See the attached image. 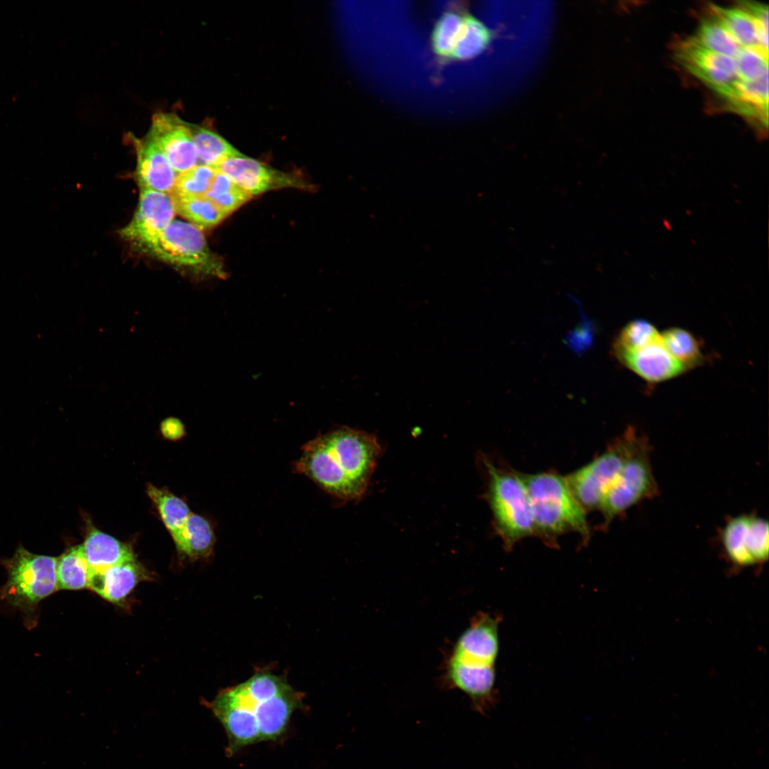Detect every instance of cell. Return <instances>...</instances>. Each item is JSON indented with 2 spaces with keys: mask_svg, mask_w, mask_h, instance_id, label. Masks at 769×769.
<instances>
[{
  "mask_svg": "<svg viewBox=\"0 0 769 769\" xmlns=\"http://www.w3.org/2000/svg\"><path fill=\"white\" fill-rule=\"evenodd\" d=\"M496 657L456 641L444 663V681L466 694L483 712L495 701Z\"/></svg>",
  "mask_w": 769,
  "mask_h": 769,
  "instance_id": "obj_9",
  "label": "cell"
},
{
  "mask_svg": "<svg viewBox=\"0 0 769 769\" xmlns=\"http://www.w3.org/2000/svg\"><path fill=\"white\" fill-rule=\"evenodd\" d=\"M142 251L164 262L195 273L223 278L221 261L210 251L201 229L173 220L162 234Z\"/></svg>",
  "mask_w": 769,
  "mask_h": 769,
  "instance_id": "obj_7",
  "label": "cell"
},
{
  "mask_svg": "<svg viewBox=\"0 0 769 769\" xmlns=\"http://www.w3.org/2000/svg\"><path fill=\"white\" fill-rule=\"evenodd\" d=\"M661 338L666 351L687 370L706 362L701 341L690 331L673 327L662 332Z\"/></svg>",
  "mask_w": 769,
  "mask_h": 769,
  "instance_id": "obj_21",
  "label": "cell"
},
{
  "mask_svg": "<svg viewBox=\"0 0 769 769\" xmlns=\"http://www.w3.org/2000/svg\"><path fill=\"white\" fill-rule=\"evenodd\" d=\"M216 170L205 164H197L177 174L171 197H189L203 196L208 192Z\"/></svg>",
  "mask_w": 769,
  "mask_h": 769,
  "instance_id": "obj_31",
  "label": "cell"
},
{
  "mask_svg": "<svg viewBox=\"0 0 769 769\" xmlns=\"http://www.w3.org/2000/svg\"><path fill=\"white\" fill-rule=\"evenodd\" d=\"M147 135L155 142L177 174L197 164V153L188 123L172 113L153 115Z\"/></svg>",
  "mask_w": 769,
  "mask_h": 769,
  "instance_id": "obj_12",
  "label": "cell"
},
{
  "mask_svg": "<svg viewBox=\"0 0 769 769\" xmlns=\"http://www.w3.org/2000/svg\"><path fill=\"white\" fill-rule=\"evenodd\" d=\"M517 474L528 495L535 536L550 547H557L558 538L568 533L579 535L584 543L589 541L587 512L572 494L565 476L553 471Z\"/></svg>",
  "mask_w": 769,
  "mask_h": 769,
  "instance_id": "obj_3",
  "label": "cell"
},
{
  "mask_svg": "<svg viewBox=\"0 0 769 769\" xmlns=\"http://www.w3.org/2000/svg\"><path fill=\"white\" fill-rule=\"evenodd\" d=\"M176 214L169 194L141 189L136 211L120 231L126 241L142 250L155 241L174 220Z\"/></svg>",
  "mask_w": 769,
  "mask_h": 769,
  "instance_id": "obj_11",
  "label": "cell"
},
{
  "mask_svg": "<svg viewBox=\"0 0 769 769\" xmlns=\"http://www.w3.org/2000/svg\"><path fill=\"white\" fill-rule=\"evenodd\" d=\"M616 359L644 381L659 383L688 371L665 349L661 339L637 350L614 355Z\"/></svg>",
  "mask_w": 769,
  "mask_h": 769,
  "instance_id": "obj_15",
  "label": "cell"
},
{
  "mask_svg": "<svg viewBox=\"0 0 769 769\" xmlns=\"http://www.w3.org/2000/svg\"><path fill=\"white\" fill-rule=\"evenodd\" d=\"M161 431L164 437L169 440L179 439L184 434L182 422L173 418L166 419L162 423Z\"/></svg>",
  "mask_w": 769,
  "mask_h": 769,
  "instance_id": "obj_34",
  "label": "cell"
},
{
  "mask_svg": "<svg viewBox=\"0 0 769 769\" xmlns=\"http://www.w3.org/2000/svg\"><path fill=\"white\" fill-rule=\"evenodd\" d=\"M188 126L202 164L214 168L226 159L243 155L216 132L196 125Z\"/></svg>",
  "mask_w": 769,
  "mask_h": 769,
  "instance_id": "obj_24",
  "label": "cell"
},
{
  "mask_svg": "<svg viewBox=\"0 0 769 769\" xmlns=\"http://www.w3.org/2000/svg\"><path fill=\"white\" fill-rule=\"evenodd\" d=\"M147 493L177 545L184 524L192 513L187 503L168 489L150 483L147 485Z\"/></svg>",
  "mask_w": 769,
  "mask_h": 769,
  "instance_id": "obj_20",
  "label": "cell"
},
{
  "mask_svg": "<svg viewBox=\"0 0 769 769\" xmlns=\"http://www.w3.org/2000/svg\"><path fill=\"white\" fill-rule=\"evenodd\" d=\"M483 461L488 478L486 498L494 528L505 549L510 550L521 540L535 535L528 495L516 471L497 466L488 459Z\"/></svg>",
  "mask_w": 769,
  "mask_h": 769,
  "instance_id": "obj_4",
  "label": "cell"
},
{
  "mask_svg": "<svg viewBox=\"0 0 769 769\" xmlns=\"http://www.w3.org/2000/svg\"><path fill=\"white\" fill-rule=\"evenodd\" d=\"M85 524V535L81 547L91 576L135 558L130 545L100 531L89 520Z\"/></svg>",
  "mask_w": 769,
  "mask_h": 769,
  "instance_id": "obj_18",
  "label": "cell"
},
{
  "mask_svg": "<svg viewBox=\"0 0 769 769\" xmlns=\"http://www.w3.org/2000/svg\"><path fill=\"white\" fill-rule=\"evenodd\" d=\"M205 196L228 216L252 197L229 177L218 170Z\"/></svg>",
  "mask_w": 769,
  "mask_h": 769,
  "instance_id": "obj_28",
  "label": "cell"
},
{
  "mask_svg": "<svg viewBox=\"0 0 769 769\" xmlns=\"http://www.w3.org/2000/svg\"><path fill=\"white\" fill-rule=\"evenodd\" d=\"M462 19L463 15L454 11L446 12L439 19L431 37L433 51L439 57L451 58L455 38Z\"/></svg>",
  "mask_w": 769,
  "mask_h": 769,
  "instance_id": "obj_32",
  "label": "cell"
},
{
  "mask_svg": "<svg viewBox=\"0 0 769 769\" xmlns=\"http://www.w3.org/2000/svg\"><path fill=\"white\" fill-rule=\"evenodd\" d=\"M57 558L34 554L19 547L6 560L7 582L1 597L22 610H33L42 600L58 588Z\"/></svg>",
  "mask_w": 769,
  "mask_h": 769,
  "instance_id": "obj_6",
  "label": "cell"
},
{
  "mask_svg": "<svg viewBox=\"0 0 769 769\" xmlns=\"http://www.w3.org/2000/svg\"><path fill=\"white\" fill-rule=\"evenodd\" d=\"M659 491L650 461V444L643 435L598 508L603 518L602 528L607 529L617 516L637 503L655 497Z\"/></svg>",
  "mask_w": 769,
  "mask_h": 769,
  "instance_id": "obj_8",
  "label": "cell"
},
{
  "mask_svg": "<svg viewBox=\"0 0 769 769\" xmlns=\"http://www.w3.org/2000/svg\"><path fill=\"white\" fill-rule=\"evenodd\" d=\"M56 572L58 590L89 588L91 574L81 545L68 548L57 558Z\"/></svg>",
  "mask_w": 769,
  "mask_h": 769,
  "instance_id": "obj_22",
  "label": "cell"
},
{
  "mask_svg": "<svg viewBox=\"0 0 769 769\" xmlns=\"http://www.w3.org/2000/svg\"><path fill=\"white\" fill-rule=\"evenodd\" d=\"M380 450L375 436L343 427L305 444L294 467L332 496L355 500L365 493Z\"/></svg>",
  "mask_w": 769,
  "mask_h": 769,
  "instance_id": "obj_2",
  "label": "cell"
},
{
  "mask_svg": "<svg viewBox=\"0 0 769 769\" xmlns=\"http://www.w3.org/2000/svg\"><path fill=\"white\" fill-rule=\"evenodd\" d=\"M714 11L716 19L742 48H761L758 43L757 22L748 11L741 9L718 7H715Z\"/></svg>",
  "mask_w": 769,
  "mask_h": 769,
  "instance_id": "obj_26",
  "label": "cell"
},
{
  "mask_svg": "<svg viewBox=\"0 0 769 769\" xmlns=\"http://www.w3.org/2000/svg\"><path fill=\"white\" fill-rule=\"evenodd\" d=\"M767 520L752 514L731 518L723 526L721 541L729 560L747 567L766 561L769 554Z\"/></svg>",
  "mask_w": 769,
  "mask_h": 769,
  "instance_id": "obj_10",
  "label": "cell"
},
{
  "mask_svg": "<svg viewBox=\"0 0 769 769\" xmlns=\"http://www.w3.org/2000/svg\"><path fill=\"white\" fill-rule=\"evenodd\" d=\"M661 333L647 320L636 319L624 325L612 343V353L617 355L639 350L661 340Z\"/></svg>",
  "mask_w": 769,
  "mask_h": 769,
  "instance_id": "obj_27",
  "label": "cell"
},
{
  "mask_svg": "<svg viewBox=\"0 0 769 769\" xmlns=\"http://www.w3.org/2000/svg\"><path fill=\"white\" fill-rule=\"evenodd\" d=\"M680 58L685 66L713 89L731 99L741 80L736 59L711 52L694 41L683 47Z\"/></svg>",
  "mask_w": 769,
  "mask_h": 769,
  "instance_id": "obj_14",
  "label": "cell"
},
{
  "mask_svg": "<svg viewBox=\"0 0 769 769\" xmlns=\"http://www.w3.org/2000/svg\"><path fill=\"white\" fill-rule=\"evenodd\" d=\"M694 41L711 52L733 58L742 48L717 19L703 23Z\"/></svg>",
  "mask_w": 769,
  "mask_h": 769,
  "instance_id": "obj_29",
  "label": "cell"
},
{
  "mask_svg": "<svg viewBox=\"0 0 769 769\" xmlns=\"http://www.w3.org/2000/svg\"><path fill=\"white\" fill-rule=\"evenodd\" d=\"M171 198L176 213L199 229L215 226L228 216L205 195Z\"/></svg>",
  "mask_w": 769,
  "mask_h": 769,
  "instance_id": "obj_25",
  "label": "cell"
},
{
  "mask_svg": "<svg viewBox=\"0 0 769 769\" xmlns=\"http://www.w3.org/2000/svg\"><path fill=\"white\" fill-rule=\"evenodd\" d=\"M137 154L136 177L141 189L169 194L177 173L172 168L155 142L147 135L142 139L130 136Z\"/></svg>",
  "mask_w": 769,
  "mask_h": 769,
  "instance_id": "obj_16",
  "label": "cell"
},
{
  "mask_svg": "<svg viewBox=\"0 0 769 769\" xmlns=\"http://www.w3.org/2000/svg\"><path fill=\"white\" fill-rule=\"evenodd\" d=\"M642 436L628 427L602 453L565 476L572 494L587 512L599 508Z\"/></svg>",
  "mask_w": 769,
  "mask_h": 769,
  "instance_id": "obj_5",
  "label": "cell"
},
{
  "mask_svg": "<svg viewBox=\"0 0 769 769\" xmlns=\"http://www.w3.org/2000/svg\"><path fill=\"white\" fill-rule=\"evenodd\" d=\"M149 577L147 569L134 558L92 575L89 589L110 602L120 605L140 582Z\"/></svg>",
  "mask_w": 769,
  "mask_h": 769,
  "instance_id": "obj_17",
  "label": "cell"
},
{
  "mask_svg": "<svg viewBox=\"0 0 769 769\" xmlns=\"http://www.w3.org/2000/svg\"><path fill=\"white\" fill-rule=\"evenodd\" d=\"M214 543L215 535L209 521L192 512L176 548L182 556L195 560L209 557L213 552Z\"/></svg>",
  "mask_w": 769,
  "mask_h": 769,
  "instance_id": "obj_19",
  "label": "cell"
},
{
  "mask_svg": "<svg viewBox=\"0 0 769 769\" xmlns=\"http://www.w3.org/2000/svg\"><path fill=\"white\" fill-rule=\"evenodd\" d=\"M214 169L226 174L251 196L277 189L305 186L298 177L273 169L244 155L226 159Z\"/></svg>",
  "mask_w": 769,
  "mask_h": 769,
  "instance_id": "obj_13",
  "label": "cell"
},
{
  "mask_svg": "<svg viewBox=\"0 0 769 769\" xmlns=\"http://www.w3.org/2000/svg\"><path fill=\"white\" fill-rule=\"evenodd\" d=\"M491 39L490 30L478 19L463 15L450 59L468 60L482 53Z\"/></svg>",
  "mask_w": 769,
  "mask_h": 769,
  "instance_id": "obj_23",
  "label": "cell"
},
{
  "mask_svg": "<svg viewBox=\"0 0 769 769\" xmlns=\"http://www.w3.org/2000/svg\"><path fill=\"white\" fill-rule=\"evenodd\" d=\"M304 695L283 676L258 671L246 681L222 689L209 708L223 726L227 755L259 742L276 741L287 730Z\"/></svg>",
  "mask_w": 769,
  "mask_h": 769,
  "instance_id": "obj_1",
  "label": "cell"
},
{
  "mask_svg": "<svg viewBox=\"0 0 769 769\" xmlns=\"http://www.w3.org/2000/svg\"><path fill=\"white\" fill-rule=\"evenodd\" d=\"M731 100L738 105L743 113L752 114L754 109H758L768 114V71L754 80H740Z\"/></svg>",
  "mask_w": 769,
  "mask_h": 769,
  "instance_id": "obj_30",
  "label": "cell"
},
{
  "mask_svg": "<svg viewBox=\"0 0 769 769\" xmlns=\"http://www.w3.org/2000/svg\"><path fill=\"white\" fill-rule=\"evenodd\" d=\"M735 59L741 80H756L768 71V53L760 48H742Z\"/></svg>",
  "mask_w": 769,
  "mask_h": 769,
  "instance_id": "obj_33",
  "label": "cell"
}]
</instances>
